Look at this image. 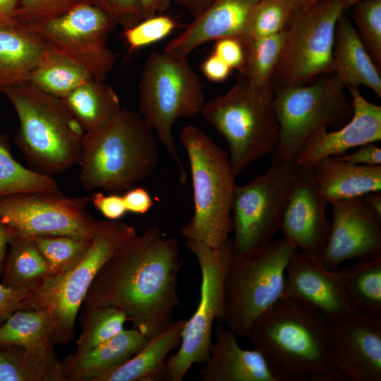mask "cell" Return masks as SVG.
I'll use <instances>...</instances> for the list:
<instances>
[{
	"instance_id": "1",
	"label": "cell",
	"mask_w": 381,
	"mask_h": 381,
	"mask_svg": "<svg viewBox=\"0 0 381 381\" xmlns=\"http://www.w3.org/2000/svg\"><path fill=\"white\" fill-rule=\"evenodd\" d=\"M180 248L153 225L123 244L95 277L83 305L123 310L149 339L174 322L182 306L177 292Z\"/></svg>"
},
{
	"instance_id": "2",
	"label": "cell",
	"mask_w": 381,
	"mask_h": 381,
	"mask_svg": "<svg viewBox=\"0 0 381 381\" xmlns=\"http://www.w3.org/2000/svg\"><path fill=\"white\" fill-rule=\"evenodd\" d=\"M333 328L320 313L284 296L247 337L277 381H346L332 361Z\"/></svg>"
},
{
	"instance_id": "3",
	"label": "cell",
	"mask_w": 381,
	"mask_h": 381,
	"mask_svg": "<svg viewBox=\"0 0 381 381\" xmlns=\"http://www.w3.org/2000/svg\"><path fill=\"white\" fill-rule=\"evenodd\" d=\"M158 162L153 131L139 113L122 108L110 123L85 133L79 179L87 190L119 193L150 176Z\"/></svg>"
},
{
	"instance_id": "4",
	"label": "cell",
	"mask_w": 381,
	"mask_h": 381,
	"mask_svg": "<svg viewBox=\"0 0 381 381\" xmlns=\"http://www.w3.org/2000/svg\"><path fill=\"white\" fill-rule=\"evenodd\" d=\"M4 94L18 118L15 143L30 164L51 176L80 164L85 131L61 99L30 83Z\"/></svg>"
},
{
	"instance_id": "5",
	"label": "cell",
	"mask_w": 381,
	"mask_h": 381,
	"mask_svg": "<svg viewBox=\"0 0 381 381\" xmlns=\"http://www.w3.org/2000/svg\"><path fill=\"white\" fill-rule=\"evenodd\" d=\"M272 85L257 87L242 76L224 94L205 102L200 115L226 141L236 176L250 164L274 152L279 125Z\"/></svg>"
},
{
	"instance_id": "6",
	"label": "cell",
	"mask_w": 381,
	"mask_h": 381,
	"mask_svg": "<svg viewBox=\"0 0 381 381\" xmlns=\"http://www.w3.org/2000/svg\"><path fill=\"white\" fill-rule=\"evenodd\" d=\"M193 189V214L180 232L186 239L212 248L222 246L232 231L231 209L236 184L229 154L195 126L181 131Z\"/></svg>"
},
{
	"instance_id": "7",
	"label": "cell",
	"mask_w": 381,
	"mask_h": 381,
	"mask_svg": "<svg viewBox=\"0 0 381 381\" xmlns=\"http://www.w3.org/2000/svg\"><path fill=\"white\" fill-rule=\"evenodd\" d=\"M138 89L139 114L176 164L183 183L187 172L176 152L172 128L177 119H193L201 114L203 84L188 58L155 51L144 63Z\"/></svg>"
},
{
	"instance_id": "8",
	"label": "cell",
	"mask_w": 381,
	"mask_h": 381,
	"mask_svg": "<svg viewBox=\"0 0 381 381\" xmlns=\"http://www.w3.org/2000/svg\"><path fill=\"white\" fill-rule=\"evenodd\" d=\"M136 235L135 229L123 222L97 221L90 247L80 262L36 289L30 308L47 312L55 344L66 345L73 341L78 313L95 277L116 250Z\"/></svg>"
},
{
	"instance_id": "9",
	"label": "cell",
	"mask_w": 381,
	"mask_h": 381,
	"mask_svg": "<svg viewBox=\"0 0 381 381\" xmlns=\"http://www.w3.org/2000/svg\"><path fill=\"white\" fill-rule=\"evenodd\" d=\"M297 250L282 237L247 257L234 258L225 282L220 323L236 336L247 337L255 321L284 297L286 269Z\"/></svg>"
},
{
	"instance_id": "10",
	"label": "cell",
	"mask_w": 381,
	"mask_h": 381,
	"mask_svg": "<svg viewBox=\"0 0 381 381\" xmlns=\"http://www.w3.org/2000/svg\"><path fill=\"white\" fill-rule=\"evenodd\" d=\"M185 244L200 266V300L194 313L185 322L179 351L165 361L163 380L168 381H181L193 364L204 363L207 358L214 322H221L224 316L225 282L235 258L231 237L217 248L190 239H186Z\"/></svg>"
},
{
	"instance_id": "11",
	"label": "cell",
	"mask_w": 381,
	"mask_h": 381,
	"mask_svg": "<svg viewBox=\"0 0 381 381\" xmlns=\"http://www.w3.org/2000/svg\"><path fill=\"white\" fill-rule=\"evenodd\" d=\"M346 86L334 73L300 85L275 90L274 107L279 125L272 159H294L304 141L322 128L337 129L352 117L353 105Z\"/></svg>"
},
{
	"instance_id": "12",
	"label": "cell",
	"mask_w": 381,
	"mask_h": 381,
	"mask_svg": "<svg viewBox=\"0 0 381 381\" xmlns=\"http://www.w3.org/2000/svg\"><path fill=\"white\" fill-rule=\"evenodd\" d=\"M296 167L294 159H272L263 174L236 185L231 209L235 259L260 250L279 231Z\"/></svg>"
},
{
	"instance_id": "13",
	"label": "cell",
	"mask_w": 381,
	"mask_h": 381,
	"mask_svg": "<svg viewBox=\"0 0 381 381\" xmlns=\"http://www.w3.org/2000/svg\"><path fill=\"white\" fill-rule=\"evenodd\" d=\"M345 9L341 0H320L294 14L273 76L274 90L332 73L335 28Z\"/></svg>"
},
{
	"instance_id": "14",
	"label": "cell",
	"mask_w": 381,
	"mask_h": 381,
	"mask_svg": "<svg viewBox=\"0 0 381 381\" xmlns=\"http://www.w3.org/2000/svg\"><path fill=\"white\" fill-rule=\"evenodd\" d=\"M90 199L56 191L31 192L0 198V221L12 238L66 236L91 238L97 221L88 211Z\"/></svg>"
},
{
	"instance_id": "15",
	"label": "cell",
	"mask_w": 381,
	"mask_h": 381,
	"mask_svg": "<svg viewBox=\"0 0 381 381\" xmlns=\"http://www.w3.org/2000/svg\"><path fill=\"white\" fill-rule=\"evenodd\" d=\"M116 25L103 11L83 1L55 19L31 27L49 48L85 68L94 78L104 80L118 57L107 46Z\"/></svg>"
},
{
	"instance_id": "16",
	"label": "cell",
	"mask_w": 381,
	"mask_h": 381,
	"mask_svg": "<svg viewBox=\"0 0 381 381\" xmlns=\"http://www.w3.org/2000/svg\"><path fill=\"white\" fill-rule=\"evenodd\" d=\"M330 204V229L319 257L320 262L327 269L336 271L348 260L381 256V219L365 205L361 197Z\"/></svg>"
},
{
	"instance_id": "17",
	"label": "cell",
	"mask_w": 381,
	"mask_h": 381,
	"mask_svg": "<svg viewBox=\"0 0 381 381\" xmlns=\"http://www.w3.org/2000/svg\"><path fill=\"white\" fill-rule=\"evenodd\" d=\"M329 202L320 192L312 167H296L279 231L298 250L319 258L327 240Z\"/></svg>"
},
{
	"instance_id": "18",
	"label": "cell",
	"mask_w": 381,
	"mask_h": 381,
	"mask_svg": "<svg viewBox=\"0 0 381 381\" xmlns=\"http://www.w3.org/2000/svg\"><path fill=\"white\" fill-rule=\"evenodd\" d=\"M284 296L313 309L332 325L356 310L347 298L339 271L327 269L319 258L298 250L286 269Z\"/></svg>"
},
{
	"instance_id": "19",
	"label": "cell",
	"mask_w": 381,
	"mask_h": 381,
	"mask_svg": "<svg viewBox=\"0 0 381 381\" xmlns=\"http://www.w3.org/2000/svg\"><path fill=\"white\" fill-rule=\"evenodd\" d=\"M333 327L332 361L346 381H381V316L355 310Z\"/></svg>"
},
{
	"instance_id": "20",
	"label": "cell",
	"mask_w": 381,
	"mask_h": 381,
	"mask_svg": "<svg viewBox=\"0 0 381 381\" xmlns=\"http://www.w3.org/2000/svg\"><path fill=\"white\" fill-rule=\"evenodd\" d=\"M347 88L352 97V117L333 131L322 128L313 132L296 154V165L313 168L325 157H339L351 148L381 140V107L366 100L358 88Z\"/></svg>"
},
{
	"instance_id": "21",
	"label": "cell",
	"mask_w": 381,
	"mask_h": 381,
	"mask_svg": "<svg viewBox=\"0 0 381 381\" xmlns=\"http://www.w3.org/2000/svg\"><path fill=\"white\" fill-rule=\"evenodd\" d=\"M259 0H214L202 13L166 44L164 52L176 58L188 56L212 40L235 38L242 44L252 11Z\"/></svg>"
},
{
	"instance_id": "22",
	"label": "cell",
	"mask_w": 381,
	"mask_h": 381,
	"mask_svg": "<svg viewBox=\"0 0 381 381\" xmlns=\"http://www.w3.org/2000/svg\"><path fill=\"white\" fill-rule=\"evenodd\" d=\"M203 364V381H277L261 353L241 348L236 334L220 322Z\"/></svg>"
},
{
	"instance_id": "23",
	"label": "cell",
	"mask_w": 381,
	"mask_h": 381,
	"mask_svg": "<svg viewBox=\"0 0 381 381\" xmlns=\"http://www.w3.org/2000/svg\"><path fill=\"white\" fill-rule=\"evenodd\" d=\"M49 47L30 25L16 18L0 21V92L29 83Z\"/></svg>"
},
{
	"instance_id": "24",
	"label": "cell",
	"mask_w": 381,
	"mask_h": 381,
	"mask_svg": "<svg viewBox=\"0 0 381 381\" xmlns=\"http://www.w3.org/2000/svg\"><path fill=\"white\" fill-rule=\"evenodd\" d=\"M148 341L133 327L88 351L73 352L60 361L64 381H99L126 363Z\"/></svg>"
},
{
	"instance_id": "25",
	"label": "cell",
	"mask_w": 381,
	"mask_h": 381,
	"mask_svg": "<svg viewBox=\"0 0 381 381\" xmlns=\"http://www.w3.org/2000/svg\"><path fill=\"white\" fill-rule=\"evenodd\" d=\"M332 73L346 87L358 88L363 85L381 98L380 70L344 12L339 18L335 28Z\"/></svg>"
},
{
	"instance_id": "26",
	"label": "cell",
	"mask_w": 381,
	"mask_h": 381,
	"mask_svg": "<svg viewBox=\"0 0 381 381\" xmlns=\"http://www.w3.org/2000/svg\"><path fill=\"white\" fill-rule=\"evenodd\" d=\"M313 169L318 186L329 203L381 190V165L356 164L327 157Z\"/></svg>"
},
{
	"instance_id": "27",
	"label": "cell",
	"mask_w": 381,
	"mask_h": 381,
	"mask_svg": "<svg viewBox=\"0 0 381 381\" xmlns=\"http://www.w3.org/2000/svg\"><path fill=\"white\" fill-rule=\"evenodd\" d=\"M185 322L184 320L174 322L164 331L150 339L138 353L99 381L163 380L167 355L180 344Z\"/></svg>"
},
{
	"instance_id": "28",
	"label": "cell",
	"mask_w": 381,
	"mask_h": 381,
	"mask_svg": "<svg viewBox=\"0 0 381 381\" xmlns=\"http://www.w3.org/2000/svg\"><path fill=\"white\" fill-rule=\"evenodd\" d=\"M62 101L85 133L99 131L114 121L123 107L115 90L104 80L91 78Z\"/></svg>"
},
{
	"instance_id": "29",
	"label": "cell",
	"mask_w": 381,
	"mask_h": 381,
	"mask_svg": "<svg viewBox=\"0 0 381 381\" xmlns=\"http://www.w3.org/2000/svg\"><path fill=\"white\" fill-rule=\"evenodd\" d=\"M9 246L1 276L5 286L35 292L44 281L55 276L32 238L13 237Z\"/></svg>"
},
{
	"instance_id": "30",
	"label": "cell",
	"mask_w": 381,
	"mask_h": 381,
	"mask_svg": "<svg viewBox=\"0 0 381 381\" xmlns=\"http://www.w3.org/2000/svg\"><path fill=\"white\" fill-rule=\"evenodd\" d=\"M0 381H64V378L56 354L0 345Z\"/></svg>"
},
{
	"instance_id": "31",
	"label": "cell",
	"mask_w": 381,
	"mask_h": 381,
	"mask_svg": "<svg viewBox=\"0 0 381 381\" xmlns=\"http://www.w3.org/2000/svg\"><path fill=\"white\" fill-rule=\"evenodd\" d=\"M0 345H16L55 355L50 319L43 310L16 311L0 325Z\"/></svg>"
},
{
	"instance_id": "32",
	"label": "cell",
	"mask_w": 381,
	"mask_h": 381,
	"mask_svg": "<svg viewBox=\"0 0 381 381\" xmlns=\"http://www.w3.org/2000/svg\"><path fill=\"white\" fill-rule=\"evenodd\" d=\"M342 285L353 308L381 316V256L356 262L339 271Z\"/></svg>"
},
{
	"instance_id": "33",
	"label": "cell",
	"mask_w": 381,
	"mask_h": 381,
	"mask_svg": "<svg viewBox=\"0 0 381 381\" xmlns=\"http://www.w3.org/2000/svg\"><path fill=\"white\" fill-rule=\"evenodd\" d=\"M91 78L93 77L85 68L49 48L32 72L29 83L62 99Z\"/></svg>"
},
{
	"instance_id": "34",
	"label": "cell",
	"mask_w": 381,
	"mask_h": 381,
	"mask_svg": "<svg viewBox=\"0 0 381 381\" xmlns=\"http://www.w3.org/2000/svg\"><path fill=\"white\" fill-rule=\"evenodd\" d=\"M286 35V29L273 35L250 40L244 44L245 61L238 75L257 87L272 85Z\"/></svg>"
},
{
	"instance_id": "35",
	"label": "cell",
	"mask_w": 381,
	"mask_h": 381,
	"mask_svg": "<svg viewBox=\"0 0 381 381\" xmlns=\"http://www.w3.org/2000/svg\"><path fill=\"white\" fill-rule=\"evenodd\" d=\"M51 176L27 169L12 156L7 138L0 135V198L11 195L59 190Z\"/></svg>"
},
{
	"instance_id": "36",
	"label": "cell",
	"mask_w": 381,
	"mask_h": 381,
	"mask_svg": "<svg viewBox=\"0 0 381 381\" xmlns=\"http://www.w3.org/2000/svg\"><path fill=\"white\" fill-rule=\"evenodd\" d=\"M126 321V314L119 308L83 306L80 318L81 332L74 352L83 353L108 341L125 329Z\"/></svg>"
},
{
	"instance_id": "37",
	"label": "cell",
	"mask_w": 381,
	"mask_h": 381,
	"mask_svg": "<svg viewBox=\"0 0 381 381\" xmlns=\"http://www.w3.org/2000/svg\"><path fill=\"white\" fill-rule=\"evenodd\" d=\"M92 238L41 236L32 238L54 274L57 276L68 272L80 262L90 247Z\"/></svg>"
},
{
	"instance_id": "38",
	"label": "cell",
	"mask_w": 381,
	"mask_h": 381,
	"mask_svg": "<svg viewBox=\"0 0 381 381\" xmlns=\"http://www.w3.org/2000/svg\"><path fill=\"white\" fill-rule=\"evenodd\" d=\"M292 16L287 0H259L250 14L243 45L286 29Z\"/></svg>"
},
{
	"instance_id": "39",
	"label": "cell",
	"mask_w": 381,
	"mask_h": 381,
	"mask_svg": "<svg viewBox=\"0 0 381 381\" xmlns=\"http://www.w3.org/2000/svg\"><path fill=\"white\" fill-rule=\"evenodd\" d=\"M356 31L373 61L381 68V0H366L353 5Z\"/></svg>"
},
{
	"instance_id": "40",
	"label": "cell",
	"mask_w": 381,
	"mask_h": 381,
	"mask_svg": "<svg viewBox=\"0 0 381 381\" xmlns=\"http://www.w3.org/2000/svg\"><path fill=\"white\" fill-rule=\"evenodd\" d=\"M176 28L170 16L155 15L123 30V36L131 51L157 42L169 36Z\"/></svg>"
},
{
	"instance_id": "41",
	"label": "cell",
	"mask_w": 381,
	"mask_h": 381,
	"mask_svg": "<svg viewBox=\"0 0 381 381\" xmlns=\"http://www.w3.org/2000/svg\"><path fill=\"white\" fill-rule=\"evenodd\" d=\"M83 0H20L16 17L20 22L37 25L55 19Z\"/></svg>"
},
{
	"instance_id": "42",
	"label": "cell",
	"mask_w": 381,
	"mask_h": 381,
	"mask_svg": "<svg viewBox=\"0 0 381 381\" xmlns=\"http://www.w3.org/2000/svg\"><path fill=\"white\" fill-rule=\"evenodd\" d=\"M109 15L123 30L143 20L138 0H83Z\"/></svg>"
},
{
	"instance_id": "43",
	"label": "cell",
	"mask_w": 381,
	"mask_h": 381,
	"mask_svg": "<svg viewBox=\"0 0 381 381\" xmlns=\"http://www.w3.org/2000/svg\"><path fill=\"white\" fill-rule=\"evenodd\" d=\"M34 291L16 289L0 283V325L13 313L30 308Z\"/></svg>"
},
{
	"instance_id": "44",
	"label": "cell",
	"mask_w": 381,
	"mask_h": 381,
	"mask_svg": "<svg viewBox=\"0 0 381 381\" xmlns=\"http://www.w3.org/2000/svg\"><path fill=\"white\" fill-rule=\"evenodd\" d=\"M90 201L98 212L109 220H119L127 212L123 195H105L102 191H97L92 194Z\"/></svg>"
},
{
	"instance_id": "45",
	"label": "cell",
	"mask_w": 381,
	"mask_h": 381,
	"mask_svg": "<svg viewBox=\"0 0 381 381\" xmlns=\"http://www.w3.org/2000/svg\"><path fill=\"white\" fill-rule=\"evenodd\" d=\"M231 68L240 71L245 61V49L242 43L235 38H223L216 41L213 52Z\"/></svg>"
},
{
	"instance_id": "46",
	"label": "cell",
	"mask_w": 381,
	"mask_h": 381,
	"mask_svg": "<svg viewBox=\"0 0 381 381\" xmlns=\"http://www.w3.org/2000/svg\"><path fill=\"white\" fill-rule=\"evenodd\" d=\"M127 212L146 214L153 206V200L147 190L142 187H133L123 195Z\"/></svg>"
},
{
	"instance_id": "47",
	"label": "cell",
	"mask_w": 381,
	"mask_h": 381,
	"mask_svg": "<svg viewBox=\"0 0 381 381\" xmlns=\"http://www.w3.org/2000/svg\"><path fill=\"white\" fill-rule=\"evenodd\" d=\"M336 157L356 164L377 166L381 165V149L375 143H369L360 146L354 152Z\"/></svg>"
},
{
	"instance_id": "48",
	"label": "cell",
	"mask_w": 381,
	"mask_h": 381,
	"mask_svg": "<svg viewBox=\"0 0 381 381\" xmlns=\"http://www.w3.org/2000/svg\"><path fill=\"white\" fill-rule=\"evenodd\" d=\"M200 67L205 77L215 83L225 80L232 71L229 66L214 53L205 59Z\"/></svg>"
},
{
	"instance_id": "49",
	"label": "cell",
	"mask_w": 381,
	"mask_h": 381,
	"mask_svg": "<svg viewBox=\"0 0 381 381\" xmlns=\"http://www.w3.org/2000/svg\"><path fill=\"white\" fill-rule=\"evenodd\" d=\"M143 20L163 12L170 0H138Z\"/></svg>"
},
{
	"instance_id": "50",
	"label": "cell",
	"mask_w": 381,
	"mask_h": 381,
	"mask_svg": "<svg viewBox=\"0 0 381 381\" xmlns=\"http://www.w3.org/2000/svg\"><path fill=\"white\" fill-rule=\"evenodd\" d=\"M195 18L202 13L214 0H175Z\"/></svg>"
},
{
	"instance_id": "51",
	"label": "cell",
	"mask_w": 381,
	"mask_h": 381,
	"mask_svg": "<svg viewBox=\"0 0 381 381\" xmlns=\"http://www.w3.org/2000/svg\"><path fill=\"white\" fill-rule=\"evenodd\" d=\"M12 236L7 227L0 221V277L2 276L6 255L7 248Z\"/></svg>"
},
{
	"instance_id": "52",
	"label": "cell",
	"mask_w": 381,
	"mask_h": 381,
	"mask_svg": "<svg viewBox=\"0 0 381 381\" xmlns=\"http://www.w3.org/2000/svg\"><path fill=\"white\" fill-rule=\"evenodd\" d=\"M20 0H0V21L16 18V12Z\"/></svg>"
},
{
	"instance_id": "53",
	"label": "cell",
	"mask_w": 381,
	"mask_h": 381,
	"mask_svg": "<svg viewBox=\"0 0 381 381\" xmlns=\"http://www.w3.org/2000/svg\"><path fill=\"white\" fill-rule=\"evenodd\" d=\"M361 198L365 205L381 219V192L370 193L362 196Z\"/></svg>"
},
{
	"instance_id": "54",
	"label": "cell",
	"mask_w": 381,
	"mask_h": 381,
	"mask_svg": "<svg viewBox=\"0 0 381 381\" xmlns=\"http://www.w3.org/2000/svg\"><path fill=\"white\" fill-rule=\"evenodd\" d=\"M292 13V15L296 13L306 9L315 4L318 3L320 0H287Z\"/></svg>"
},
{
	"instance_id": "55",
	"label": "cell",
	"mask_w": 381,
	"mask_h": 381,
	"mask_svg": "<svg viewBox=\"0 0 381 381\" xmlns=\"http://www.w3.org/2000/svg\"><path fill=\"white\" fill-rule=\"evenodd\" d=\"M344 4L346 8L352 6L353 5L358 4L359 2L366 1V0H341Z\"/></svg>"
}]
</instances>
